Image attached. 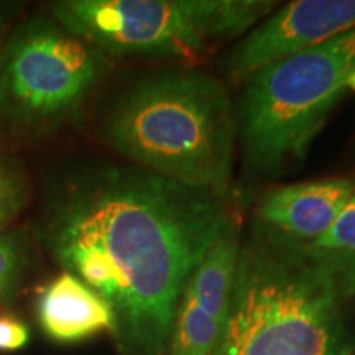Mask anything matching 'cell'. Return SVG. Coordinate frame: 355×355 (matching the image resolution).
<instances>
[{"instance_id": "4fadbf2b", "label": "cell", "mask_w": 355, "mask_h": 355, "mask_svg": "<svg viewBox=\"0 0 355 355\" xmlns=\"http://www.w3.org/2000/svg\"><path fill=\"white\" fill-rule=\"evenodd\" d=\"M28 257V229L12 227L0 232V308L7 303L24 277Z\"/></svg>"}, {"instance_id": "9c48e42d", "label": "cell", "mask_w": 355, "mask_h": 355, "mask_svg": "<svg viewBox=\"0 0 355 355\" xmlns=\"http://www.w3.org/2000/svg\"><path fill=\"white\" fill-rule=\"evenodd\" d=\"M40 324L51 339L78 343L115 331L110 304L73 273L63 272L43 288L38 300Z\"/></svg>"}, {"instance_id": "8fae6325", "label": "cell", "mask_w": 355, "mask_h": 355, "mask_svg": "<svg viewBox=\"0 0 355 355\" xmlns=\"http://www.w3.org/2000/svg\"><path fill=\"white\" fill-rule=\"evenodd\" d=\"M222 327L217 319L181 296L168 340L170 355H214Z\"/></svg>"}, {"instance_id": "5b68a950", "label": "cell", "mask_w": 355, "mask_h": 355, "mask_svg": "<svg viewBox=\"0 0 355 355\" xmlns=\"http://www.w3.org/2000/svg\"><path fill=\"white\" fill-rule=\"evenodd\" d=\"M277 6L270 0H58L50 12L104 55L194 61L217 42L254 28Z\"/></svg>"}, {"instance_id": "5bb4252c", "label": "cell", "mask_w": 355, "mask_h": 355, "mask_svg": "<svg viewBox=\"0 0 355 355\" xmlns=\"http://www.w3.org/2000/svg\"><path fill=\"white\" fill-rule=\"evenodd\" d=\"M309 243L336 255L345 265L355 283V193L334 224L321 237Z\"/></svg>"}, {"instance_id": "e0dca14e", "label": "cell", "mask_w": 355, "mask_h": 355, "mask_svg": "<svg viewBox=\"0 0 355 355\" xmlns=\"http://www.w3.org/2000/svg\"><path fill=\"white\" fill-rule=\"evenodd\" d=\"M347 86H349V89H352V91L355 92V71H354L352 76L349 78V84H347Z\"/></svg>"}, {"instance_id": "2e32d148", "label": "cell", "mask_w": 355, "mask_h": 355, "mask_svg": "<svg viewBox=\"0 0 355 355\" xmlns=\"http://www.w3.org/2000/svg\"><path fill=\"white\" fill-rule=\"evenodd\" d=\"M13 10H15V7L7 6V3H0V44H2L3 38L8 33V28H10Z\"/></svg>"}, {"instance_id": "277c9868", "label": "cell", "mask_w": 355, "mask_h": 355, "mask_svg": "<svg viewBox=\"0 0 355 355\" xmlns=\"http://www.w3.org/2000/svg\"><path fill=\"white\" fill-rule=\"evenodd\" d=\"M355 71V28L279 60L245 79L237 114L247 163L286 170L306 157Z\"/></svg>"}, {"instance_id": "8992f818", "label": "cell", "mask_w": 355, "mask_h": 355, "mask_svg": "<svg viewBox=\"0 0 355 355\" xmlns=\"http://www.w3.org/2000/svg\"><path fill=\"white\" fill-rule=\"evenodd\" d=\"M105 69L104 53L53 17L24 20L0 44V128L24 139L56 130L81 112Z\"/></svg>"}, {"instance_id": "ba28073f", "label": "cell", "mask_w": 355, "mask_h": 355, "mask_svg": "<svg viewBox=\"0 0 355 355\" xmlns=\"http://www.w3.org/2000/svg\"><path fill=\"white\" fill-rule=\"evenodd\" d=\"M355 193L347 178L279 186L265 194L257 207V219L265 227L313 242L334 224Z\"/></svg>"}, {"instance_id": "7c38bea8", "label": "cell", "mask_w": 355, "mask_h": 355, "mask_svg": "<svg viewBox=\"0 0 355 355\" xmlns=\"http://www.w3.org/2000/svg\"><path fill=\"white\" fill-rule=\"evenodd\" d=\"M30 183L21 166L0 152V232L13 227L30 201Z\"/></svg>"}, {"instance_id": "30bf717a", "label": "cell", "mask_w": 355, "mask_h": 355, "mask_svg": "<svg viewBox=\"0 0 355 355\" xmlns=\"http://www.w3.org/2000/svg\"><path fill=\"white\" fill-rule=\"evenodd\" d=\"M241 234L239 220L230 216L201 261L194 266L181 293L183 298L193 301L209 316L217 319L222 326L227 316L235 266L242 242Z\"/></svg>"}, {"instance_id": "9a60e30c", "label": "cell", "mask_w": 355, "mask_h": 355, "mask_svg": "<svg viewBox=\"0 0 355 355\" xmlns=\"http://www.w3.org/2000/svg\"><path fill=\"white\" fill-rule=\"evenodd\" d=\"M30 340V331L20 319L0 314V350L12 352L25 347Z\"/></svg>"}, {"instance_id": "3957f363", "label": "cell", "mask_w": 355, "mask_h": 355, "mask_svg": "<svg viewBox=\"0 0 355 355\" xmlns=\"http://www.w3.org/2000/svg\"><path fill=\"white\" fill-rule=\"evenodd\" d=\"M235 135L227 89L194 68L135 84L105 123L107 144L141 170L220 196L232 180Z\"/></svg>"}, {"instance_id": "7a4b0ae2", "label": "cell", "mask_w": 355, "mask_h": 355, "mask_svg": "<svg viewBox=\"0 0 355 355\" xmlns=\"http://www.w3.org/2000/svg\"><path fill=\"white\" fill-rule=\"evenodd\" d=\"M355 283L329 252L259 224L241 242L214 355H355Z\"/></svg>"}, {"instance_id": "6da1fadb", "label": "cell", "mask_w": 355, "mask_h": 355, "mask_svg": "<svg viewBox=\"0 0 355 355\" xmlns=\"http://www.w3.org/2000/svg\"><path fill=\"white\" fill-rule=\"evenodd\" d=\"M229 217L220 194L141 168H96L48 193L38 237L110 304L128 355H163L186 282Z\"/></svg>"}, {"instance_id": "52a82bcc", "label": "cell", "mask_w": 355, "mask_h": 355, "mask_svg": "<svg viewBox=\"0 0 355 355\" xmlns=\"http://www.w3.org/2000/svg\"><path fill=\"white\" fill-rule=\"evenodd\" d=\"M355 28V0H298L277 8L230 53L227 73L245 81L285 60Z\"/></svg>"}]
</instances>
